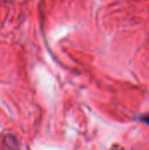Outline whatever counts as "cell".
I'll use <instances>...</instances> for the list:
<instances>
[{
	"mask_svg": "<svg viewBox=\"0 0 149 150\" xmlns=\"http://www.w3.org/2000/svg\"><path fill=\"white\" fill-rule=\"evenodd\" d=\"M143 120H144L145 122H147V123H149V116H147V117H145V118L143 119Z\"/></svg>",
	"mask_w": 149,
	"mask_h": 150,
	"instance_id": "1",
	"label": "cell"
}]
</instances>
